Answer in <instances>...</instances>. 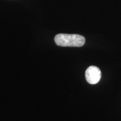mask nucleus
<instances>
[{"label":"nucleus","mask_w":121,"mask_h":121,"mask_svg":"<svg viewBox=\"0 0 121 121\" xmlns=\"http://www.w3.org/2000/svg\"><path fill=\"white\" fill-rule=\"evenodd\" d=\"M102 76V73L99 68L91 66L88 67L85 72V78L90 84H96L99 82Z\"/></svg>","instance_id":"f03ea898"},{"label":"nucleus","mask_w":121,"mask_h":121,"mask_svg":"<svg viewBox=\"0 0 121 121\" xmlns=\"http://www.w3.org/2000/svg\"><path fill=\"white\" fill-rule=\"evenodd\" d=\"M54 41L58 46L81 47L85 44V39L78 34H59L56 35Z\"/></svg>","instance_id":"f257e3e1"}]
</instances>
